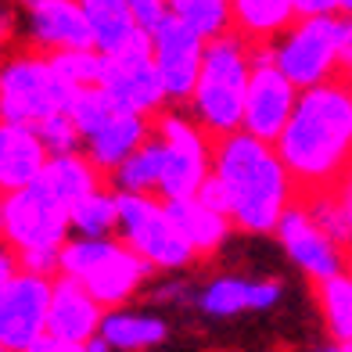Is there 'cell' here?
I'll list each match as a JSON object with an SVG mask.
<instances>
[{
	"label": "cell",
	"mask_w": 352,
	"mask_h": 352,
	"mask_svg": "<svg viewBox=\"0 0 352 352\" xmlns=\"http://www.w3.org/2000/svg\"><path fill=\"white\" fill-rule=\"evenodd\" d=\"M277 151L298 195H313L352 169V79L334 76L298 94L277 137Z\"/></svg>",
	"instance_id": "cell-1"
},
{
	"label": "cell",
	"mask_w": 352,
	"mask_h": 352,
	"mask_svg": "<svg viewBox=\"0 0 352 352\" xmlns=\"http://www.w3.org/2000/svg\"><path fill=\"white\" fill-rule=\"evenodd\" d=\"M212 173L230 190V219L241 234H277V223L298 201L277 144L245 130L212 140Z\"/></svg>",
	"instance_id": "cell-2"
},
{
	"label": "cell",
	"mask_w": 352,
	"mask_h": 352,
	"mask_svg": "<svg viewBox=\"0 0 352 352\" xmlns=\"http://www.w3.org/2000/svg\"><path fill=\"white\" fill-rule=\"evenodd\" d=\"M248 79H252V43L241 33L209 40L205 65H201L195 94H190L187 111L201 122V130L212 140L237 133L245 126Z\"/></svg>",
	"instance_id": "cell-3"
},
{
	"label": "cell",
	"mask_w": 352,
	"mask_h": 352,
	"mask_svg": "<svg viewBox=\"0 0 352 352\" xmlns=\"http://www.w3.org/2000/svg\"><path fill=\"white\" fill-rule=\"evenodd\" d=\"M61 274L76 277L104 309H119L148 284L155 266L119 237H69L61 245Z\"/></svg>",
	"instance_id": "cell-4"
},
{
	"label": "cell",
	"mask_w": 352,
	"mask_h": 352,
	"mask_svg": "<svg viewBox=\"0 0 352 352\" xmlns=\"http://www.w3.org/2000/svg\"><path fill=\"white\" fill-rule=\"evenodd\" d=\"M72 98L76 87L54 69L51 58L33 47L14 51L0 69V119L4 122L40 126L58 111H69Z\"/></svg>",
	"instance_id": "cell-5"
},
{
	"label": "cell",
	"mask_w": 352,
	"mask_h": 352,
	"mask_svg": "<svg viewBox=\"0 0 352 352\" xmlns=\"http://www.w3.org/2000/svg\"><path fill=\"white\" fill-rule=\"evenodd\" d=\"M342 40L345 14H309L274 40V61L298 90H309L342 76Z\"/></svg>",
	"instance_id": "cell-6"
},
{
	"label": "cell",
	"mask_w": 352,
	"mask_h": 352,
	"mask_svg": "<svg viewBox=\"0 0 352 352\" xmlns=\"http://www.w3.org/2000/svg\"><path fill=\"white\" fill-rule=\"evenodd\" d=\"M155 137L162 140V187L158 198H195L205 176L212 173V137L187 108H162L155 116Z\"/></svg>",
	"instance_id": "cell-7"
},
{
	"label": "cell",
	"mask_w": 352,
	"mask_h": 352,
	"mask_svg": "<svg viewBox=\"0 0 352 352\" xmlns=\"http://www.w3.org/2000/svg\"><path fill=\"white\" fill-rule=\"evenodd\" d=\"M119 241H126L144 263H151L162 274H176L198 259V252L187 245L158 195L119 190Z\"/></svg>",
	"instance_id": "cell-8"
},
{
	"label": "cell",
	"mask_w": 352,
	"mask_h": 352,
	"mask_svg": "<svg viewBox=\"0 0 352 352\" xmlns=\"http://www.w3.org/2000/svg\"><path fill=\"white\" fill-rule=\"evenodd\" d=\"M72 209L43 180L0 198V234L14 252L25 248H61L72 234Z\"/></svg>",
	"instance_id": "cell-9"
},
{
	"label": "cell",
	"mask_w": 352,
	"mask_h": 352,
	"mask_svg": "<svg viewBox=\"0 0 352 352\" xmlns=\"http://www.w3.org/2000/svg\"><path fill=\"white\" fill-rule=\"evenodd\" d=\"M51 295L54 277L22 274L0 284V352H29L51 320Z\"/></svg>",
	"instance_id": "cell-10"
},
{
	"label": "cell",
	"mask_w": 352,
	"mask_h": 352,
	"mask_svg": "<svg viewBox=\"0 0 352 352\" xmlns=\"http://www.w3.org/2000/svg\"><path fill=\"white\" fill-rule=\"evenodd\" d=\"M205 47H209V40L195 33L187 22L173 19V14H166L151 29V51H155V65H158V76H162L169 104L176 108L190 104V94H195L201 65H205Z\"/></svg>",
	"instance_id": "cell-11"
},
{
	"label": "cell",
	"mask_w": 352,
	"mask_h": 352,
	"mask_svg": "<svg viewBox=\"0 0 352 352\" xmlns=\"http://www.w3.org/2000/svg\"><path fill=\"white\" fill-rule=\"evenodd\" d=\"M101 87L119 104L133 108V111H144V116H158L162 108H169L162 76H158V65H155L151 33H144L137 43H130L119 54H104Z\"/></svg>",
	"instance_id": "cell-12"
},
{
	"label": "cell",
	"mask_w": 352,
	"mask_h": 352,
	"mask_svg": "<svg viewBox=\"0 0 352 352\" xmlns=\"http://www.w3.org/2000/svg\"><path fill=\"white\" fill-rule=\"evenodd\" d=\"M277 241L284 245L287 259H292L313 284H320V280H327L334 274H342V270H349V255L309 216V209L302 201H295L292 209L284 212V219L277 223Z\"/></svg>",
	"instance_id": "cell-13"
},
{
	"label": "cell",
	"mask_w": 352,
	"mask_h": 352,
	"mask_svg": "<svg viewBox=\"0 0 352 352\" xmlns=\"http://www.w3.org/2000/svg\"><path fill=\"white\" fill-rule=\"evenodd\" d=\"M298 87L287 79L277 61H266V65H252V79H248V98H245V126L241 130L277 144V137L284 133L287 119L298 104Z\"/></svg>",
	"instance_id": "cell-14"
},
{
	"label": "cell",
	"mask_w": 352,
	"mask_h": 352,
	"mask_svg": "<svg viewBox=\"0 0 352 352\" xmlns=\"http://www.w3.org/2000/svg\"><path fill=\"white\" fill-rule=\"evenodd\" d=\"M25 11V47L40 54L94 47V33L79 0H36Z\"/></svg>",
	"instance_id": "cell-15"
},
{
	"label": "cell",
	"mask_w": 352,
	"mask_h": 352,
	"mask_svg": "<svg viewBox=\"0 0 352 352\" xmlns=\"http://www.w3.org/2000/svg\"><path fill=\"white\" fill-rule=\"evenodd\" d=\"M104 306L94 298L83 284L69 274L54 277V295H51V320H47V334H58V338H69L87 345L101 334L104 324Z\"/></svg>",
	"instance_id": "cell-16"
},
{
	"label": "cell",
	"mask_w": 352,
	"mask_h": 352,
	"mask_svg": "<svg viewBox=\"0 0 352 352\" xmlns=\"http://www.w3.org/2000/svg\"><path fill=\"white\" fill-rule=\"evenodd\" d=\"M151 133H155V116H144V111H133V108H119L98 133L87 137L83 155L108 180L137 148H144L151 140Z\"/></svg>",
	"instance_id": "cell-17"
},
{
	"label": "cell",
	"mask_w": 352,
	"mask_h": 352,
	"mask_svg": "<svg viewBox=\"0 0 352 352\" xmlns=\"http://www.w3.org/2000/svg\"><path fill=\"white\" fill-rule=\"evenodd\" d=\"M51 151L40 140L36 126H22V122H0V190H22L29 184H36Z\"/></svg>",
	"instance_id": "cell-18"
},
{
	"label": "cell",
	"mask_w": 352,
	"mask_h": 352,
	"mask_svg": "<svg viewBox=\"0 0 352 352\" xmlns=\"http://www.w3.org/2000/svg\"><path fill=\"white\" fill-rule=\"evenodd\" d=\"M280 280H248V277H216L201 287L198 306L209 316H237L248 309H274L280 302Z\"/></svg>",
	"instance_id": "cell-19"
},
{
	"label": "cell",
	"mask_w": 352,
	"mask_h": 352,
	"mask_svg": "<svg viewBox=\"0 0 352 352\" xmlns=\"http://www.w3.org/2000/svg\"><path fill=\"white\" fill-rule=\"evenodd\" d=\"M166 209H169L173 223L180 227V234L187 237V245L198 252V259H209L212 252H219L223 241L230 237V230H237L230 216L201 205L198 198H173V201H166Z\"/></svg>",
	"instance_id": "cell-20"
},
{
	"label": "cell",
	"mask_w": 352,
	"mask_h": 352,
	"mask_svg": "<svg viewBox=\"0 0 352 352\" xmlns=\"http://www.w3.org/2000/svg\"><path fill=\"white\" fill-rule=\"evenodd\" d=\"M79 8L87 14L94 47L101 54H119L148 33V29H140L130 0H79Z\"/></svg>",
	"instance_id": "cell-21"
},
{
	"label": "cell",
	"mask_w": 352,
	"mask_h": 352,
	"mask_svg": "<svg viewBox=\"0 0 352 352\" xmlns=\"http://www.w3.org/2000/svg\"><path fill=\"white\" fill-rule=\"evenodd\" d=\"M234 8V33H241L248 43L277 40L298 22L295 0H230Z\"/></svg>",
	"instance_id": "cell-22"
},
{
	"label": "cell",
	"mask_w": 352,
	"mask_h": 352,
	"mask_svg": "<svg viewBox=\"0 0 352 352\" xmlns=\"http://www.w3.org/2000/svg\"><path fill=\"white\" fill-rule=\"evenodd\" d=\"M169 334V324L151 313H126V309H108L101 324V338L116 352H140L162 345Z\"/></svg>",
	"instance_id": "cell-23"
},
{
	"label": "cell",
	"mask_w": 352,
	"mask_h": 352,
	"mask_svg": "<svg viewBox=\"0 0 352 352\" xmlns=\"http://www.w3.org/2000/svg\"><path fill=\"white\" fill-rule=\"evenodd\" d=\"M40 180L54 190V195L61 198L72 209L76 201H83L90 190H98L101 184H108L104 176H101V169L90 162V158L83 155V151H76V155H58V158H51L47 162V169H43V176Z\"/></svg>",
	"instance_id": "cell-24"
},
{
	"label": "cell",
	"mask_w": 352,
	"mask_h": 352,
	"mask_svg": "<svg viewBox=\"0 0 352 352\" xmlns=\"http://www.w3.org/2000/svg\"><path fill=\"white\" fill-rule=\"evenodd\" d=\"M162 140L151 133V140L137 148L126 162L108 176V184L116 190H126V195H158V187H162Z\"/></svg>",
	"instance_id": "cell-25"
},
{
	"label": "cell",
	"mask_w": 352,
	"mask_h": 352,
	"mask_svg": "<svg viewBox=\"0 0 352 352\" xmlns=\"http://www.w3.org/2000/svg\"><path fill=\"white\" fill-rule=\"evenodd\" d=\"M72 237H119V190L101 184L72 205Z\"/></svg>",
	"instance_id": "cell-26"
},
{
	"label": "cell",
	"mask_w": 352,
	"mask_h": 352,
	"mask_svg": "<svg viewBox=\"0 0 352 352\" xmlns=\"http://www.w3.org/2000/svg\"><path fill=\"white\" fill-rule=\"evenodd\" d=\"M316 302L324 313V327L331 342L352 345V266L316 284Z\"/></svg>",
	"instance_id": "cell-27"
},
{
	"label": "cell",
	"mask_w": 352,
	"mask_h": 352,
	"mask_svg": "<svg viewBox=\"0 0 352 352\" xmlns=\"http://www.w3.org/2000/svg\"><path fill=\"white\" fill-rule=\"evenodd\" d=\"M169 14L187 22L205 40L234 33V8L230 0H169Z\"/></svg>",
	"instance_id": "cell-28"
},
{
	"label": "cell",
	"mask_w": 352,
	"mask_h": 352,
	"mask_svg": "<svg viewBox=\"0 0 352 352\" xmlns=\"http://www.w3.org/2000/svg\"><path fill=\"white\" fill-rule=\"evenodd\" d=\"M119 108H126V104H119L104 87H87V90H76V98L69 104V116H72V122L79 126V133H83V140H87L90 133H98Z\"/></svg>",
	"instance_id": "cell-29"
},
{
	"label": "cell",
	"mask_w": 352,
	"mask_h": 352,
	"mask_svg": "<svg viewBox=\"0 0 352 352\" xmlns=\"http://www.w3.org/2000/svg\"><path fill=\"white\" fill-rule=\"evenodd\" d=\"M54 61V69L69 79L76 90H87V87H101L104 79V54L98 47H79V51H54L47 54Z\"/></svg>",
	"instance_id": "cell-30"
},
{
	"label": "cell",
	"mask_w": 352,
	"mask_h": 352,
	"mask_svg": "<svg viewBox=\"0 0 352 352\" xmlns=\"http://www.w3.org/2000/svg\"><path fill=\"white\" fill-rule=\"evenodd\" d=\"M36 130H40V140L47 144V151H51V158H58V155H76V151H83V144H87L69 111H58V116L43 119Z\"/></svg>",
	"instance_id": "cell-31"
},
{
	"label": "cell",
	"mask_w": 352,
	"mask_h": 352,
	"mask_svg": "<svg viewBox=\"0 0 352 352\" xmlns=\"http://www.w3.org/2000/svg\"><path fill=\"white\" fill-rule=\"evenodd\" d=\"M195 198H198L201 205H209V209H216V212H223V216H230V190H227V184H223L216 173L205 176V184L198 187Z\"/></svg>",
	"instance_id": "cell-32"
},
{
	"label": "cell",
	"mask_w": 352,
	"mask_h": 352,
	"mask_svg": "<svg viewBox=\"0 0 352 352\" xmlns=\"http://www.w3.org/2000/svg\"><path fill=\"white\" fill-rule=\"evenodd\" d=\"M130 8L137 14L140 29H148V33H151V29L169 14V0H130Z\"/></svg>",
	"instance_id": "cell-33"
},
{
	"label": "cell",
	"mask_w": 352,
	"mask_h": 352,
	"mask_svg": "<svg viewBox=\"0 0 352 352\" xmlns=\"http://www.w3.org/2000/svg\"><path fill=\"white\" fill-rule=\"evenodd\" d=\"M327 190L334 195V201H338V209L345 212L349 227H352V169H349V173H342V176H338V180H334Z\"/></svg>",
	"instance_id": "cell-34"
},
{
	"label": "cell",
	"mask_w": 352,
	"mask_h": 352,
	"mask_svg": "<svg viewBox=\"0 0 352 352\" xmlns=\"http://www.w3.org/2000/svg\"><path fill=\"white\" fill-rule=\"evenodd\" d=\"M29 352H87V345L69 342V338H58V334H43V338L29 349Z\"/></svg>",
	"instance_id": "cell-35"
},
{
	"label": "cell",
	"mask_w": 352,
	"mask_h": 352,
	"mask_svg": "<svg viewBox=\"0 0 352 352\" xmlns=\"http://www.w3.org/2000/svg\"><path fill=\"white\" fill-rule=\"evenodd\" d=\"M298 19H309V14H338V0H295Z\"/></svg>",
	"instance_id": "cell-36"
},
{
	"label": "cell",
	"mask_w": 352,
	"mask_h": 352,
	"mask_svg": "<svg viewBox=\"0 0 352 352\" xmlns=\"http://www.w3.org/2000/svg\"><path fill=\"white\" fill-rule=\"evenodd\" d=\"M342 76L352 79V19H345V40H342Z\"/></svg>",
	"instance_id": "cell-37"
},
{
	"label": "cell",
	"mask_w": 352,
	"mask_h": 352,
	"mask_svg": "<svg viewBox=\"0 0 352 352\" xmlns=\"http://www.w3.org/2000/svg\"><path fill=\"white\" fill-rule=\"evenodd\" d=\"M338 14H345V19H352V0H338Z\"/></svg>",
	"instance_id": "cell-38"
},
{
	"label": "cell",
	"mask_w": 352,
	"mask_h": 352,
	"mask_svg": "<svg viewBox=\"0 0 352 352\" xmlns=\"http://www.w3.org/2000/svg\"><path fill=\"white\" fill-rule=\"evenodd\" d=\"M14 4H19V8H29V4H36V0H14Z\"/></svg>",
	"instance_id": "cell-39"
}]
</instances>
